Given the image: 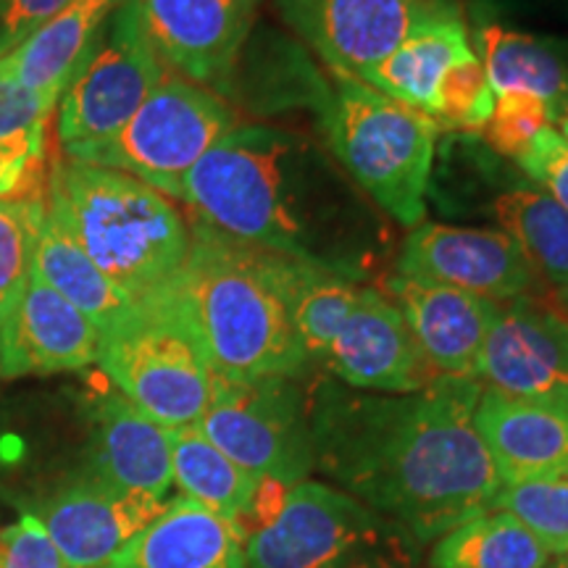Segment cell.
Listing matches in <instances>:
<instances>
[{"label":"cell","mask_w":568,"mask_h":568,"mask_svg":"<svg viewBox=\"0 0 568 568\" xmlns=\"http://www.w3.org/2000/svg\"><path fill=\"white\" fill-rule=\"evenodd\" d=\"M481 382L435 376L403 395L318 382L308 397L314 466L337 489L435 542L485 514L500 489L474 426Z\"/></svg>","instance_id":"obj_1"},{"label":"cell","mask_w":568,"mask_h":568,"mask_svg":"<svg viewBox=\"0 0 568 568\" xmlns=\"http://www.w3.org/2000/svg\"><path fill=\"white\" fill-rule=\"evenodd\" d=\"M180 201L224 237L358 282L387 240L329 151L266 124L226 132L184 176Z\"/></svg>","instance_id":"obj_2"},{"label":"cell","mask_w":568,"mask_h":568,"mask_svg":"<svg viewBox=\"0 0 568 568\" xmlns=\"http://www.w3.org/2000/svg\"><path fill=\"white\" fill-rule=\"evenodd\" d=\"M297 261L190 224V253L169 284L216 379H301L311 368L295 332Z\"/></svg>","instance_id":"obj_3"},{"label":"cell","mask_w":568,"mask_h":568,"mask_svg":"<svg viewBox=\"0 0 568 568\" xmlns=\"http://www.w3.org/2000/svg\"><path fill=\"white\" fill-rule=\"evenodd\" d=\"M48 180L77 243L126 301H145L176 280L190 253V226L169 195L69 155L53 161Z\"/></svg>","instance_id":"obj_4"},{"label":"cell","mask_w":568,"mask_h":568,"mask_svg":"<svg viewBox=\"0 0 568 568\" xmlns=\"http://www.w3.org/2000/svg\"><path fill=\"white\" fill-rule=\"evenodd\" d=\"M245 531L247 568H424L403 524L326 481L264 485Z\"/></svg>","instance_id":"obj_5"},{"label":"cell","mask_w":568,"mask_h":568,"mask_svg":"<svg viewBox=\"0 0 568 568\" xmlns=\"http://www.w3.org/2000/svg\"><path fill=\"white\" fill-rule=\"evenodd\" d=\"M318 103L326 151L397 224L424 222L439 124L351 77H335Z\"/></svg>","instance_id":"obj_6"},{"label":"cell","mask_w":568,"mask_h":568,"mask_svg":"<svg viewBox=\"0 0 568 568\" xmlns=\"http://www.w3.org/2000/svg\"><path fill=\"white\" fill-rule=\"evenodd\" d=\"M95 364L116 393L166 429L201 422L216 387V374L172 287L132 303L105 326Z\"/></svg>","instance_id":"obj_7"},{"label":"cell","mask_w":568,"mask_h":568,"mask_svg":"<svg viewBox=\"0 0 568 568\" xmlns=\"http://www.w3.org/2000/svg\"><path fill=\"white\" fill-rule=\"evenodd\" d=\"M237 126L222 95L182 77H163L134 116L109 140L67 148L69 159L113 169L180 201L184 176Z\"/></svg>","instance_id":"obj_8"},{"label":"cell","mask_w":568,"mask_h":568,"mask_svg":"<svg viewBox=\"0 0 568 568\" xmlns=\"http://www.w3.org/2000/svg\"><path fill=\"white\" fill-rule=\"evenodd\" d=\"M195 426L264 485L293 487L316 468L308 397L297 379H216L209 408Z\"/></svg>","instance_id":"obj_9"},{"label":"cell","mask_w":568,"mask_h":568,"mask_svg":"<svg viewBox=\"0 0 568 568\" xmlns=\"http://www.w3.org/2000/svg\"><path fill=\"white\" fill-rule=\"evenodd\" d=\"M166 74L169 69L142 30L138 3L122 0L59 98L63 151L116 134Z\"/></svg>","instance_id":"obj_10"},{"label":"cell","mask_w":568,"mask_h":568,"mask_svg":"<svg viewBox=\"0 0 568 568\" xmlns=\"http://www.w3.org/2000/svg\"><path fill=\"white\" fill-rule=\"evenodd\" d=\"M276 9L332 74L361 80L418 24L456 6L450 0H276Z\"/></svg>","instance_id":"obj_11"},{"label":"cell","mask_w":568,"mask_h":568,"mask_svg":"<svg viewBox=\"0 0 568 568\" xmlns=\"http://www.w3.org/2000/svg\"><path fill=\"white\" fill-rule=\"evenodd\" d=\"M166 503L122 493L74 468L32 497L27 514L38 518L67 568H109Z\"/></svg>","instance_id":"obj_12"},{"label":"cell","mask_w":568,"mask_h":568,"mask_svg":"<svg viewBox=\"0 0 568 568\" xmlns=\"http://www.w3.org/2000/svg\"><path fill=\"white\" fill-rule=\"evenodd\" d=\"M163 67L224 95L251 38L261 0H134Z\"/></svg>","instance_id":"obj_13"},{"label":"cell","mask_w":568,"mask_h":568,"mask_svg":"<svg viewBox=\"0 0 568 568\" xmlns=\"http://www.w3.org/2000/svg\"><path fill=\"white\" fill-rule=\"evenodd\" d=\"M397 274L506 303L535 290L537 272L503 230L418 224L403 243Z\"/></svg>","instance_id":"obj_14"},{"label":"cell","mask_w":568,"mask_h":568,"mask_svg":"<svg viewBox=\"0 0 568 568\" xmlns=\"http://www.w3.org/2000/svg\"><path fill=\"white\" fill-rule=\"evenodd\" d=\"M318 364L329 368L339 385L361 393H416L439 376L424 358L400 308L364 284Z\"/></svg>","instance_id":"obj_15"},{"label":"cell","mask_w":568,"mask_h":568,"mask_svg":"<svg viewBox=\"0 0 568 568\" xmlns=\"http://www.w3.org/2000/svg\"><path fill=\"white\" fill-rule=\"evenodd\" d=\"M101 332L30 268L0 311V376L80 372L98 361Z\"/></svg>","instance_id":"obj_16"},{"label":"cell","mask_w":568,"mask_h":568,"mask_svg":"<svg viewBox=\"0 0 568 568\" xmlns=\"http://www.w3.org/2000/svg\"><path fill=\"white\" fill-rule=\"evenodd\" d=\"M474 379L516 397L568 395V318L529 295L497 303Z\"/></svg>","instance_id":"obj_17"},{"label":"cell","mask_w":568,"mask_h":568,"mask_svg":"<svg viewBox=\"0 0 568 568\" xmlns=\"http://www.w3.org/2000/svg\"><path fill=\"white\" fill-rule=\"evenodd\" d=\"M80 471L122 493L169 500L174 487L169 429L116 389L88 403V445Z\"/></svg>","instance_id":"obj_18"},{"label":"cell","mask_w":568,"mask_h":568,"mask_svg":"<svg viewBox=\"0 0 568 568\" xmlns=\"http://www.w3.org/2000/svg\"><path fill=\"white\" fill-rule=\"evenodd\" d=\"M474 426L503 485L568 468V395L516 397L481 387Z\"/></svg>","instance_id":"obj_19"},{"label":"cell","mask_w":568,"mask_h":568,"mask_svg":"<svg viewBox=\"0 0 568 568\" xmlns=\"http://www.w3.org/2000/svg\"><path fill=\"white\" fill-rule=\"evenodd\" d=\"M387 290L435 374L474 379L497 303L403 274L389 276Z\"/></svg>","instance_id":"obj_20"},{"label":"cell","mask_w":568,"mask_h":568,"mask_svg":"<svg viewBox=\"0 0 568 568\" xmlns=\"http://www.w3.org/2000/svg\"><path fill=\"white\" fill-rule=\"evenodd\" d=\"M245 524L190 497L169 500L109 568H247Z\"/></svg>","instance_id":"obj_21"},{"label":"cell","mask_w":568,"mask_h":568,"mask_svg":"<svg viewBox=\"0 0 568 568\" xmlns=\"http://www.w3.org/2000/svg\"><path fill=\"white\" fill-rule=\"evenodd\" d=\"M474 53L479 55L495 95L527 92L548 105L552 126L568 116V40L542 38L481 19L474 27Z\"/></svg>","instance_id":"obj_22"},{"label":"cell","mask_w":568,"mask_h":568,"mask_svg":"<svg viewBox=\"0 0 568 568\" xmlns=\"http://www.w3.org/2000/svg\"><path fill=\"white\" fill-rule=\"evenodd\" d=\"M468 53H474L468 42V27L453 9L418 24L393 53L368 67L361 74V82L432 116L439 80L453 63Z\"/></svg>","instance_id":"obj_23"},{"label":"cell","mask_w":568,"mask_h":568,"mask_svg":"<svg viewBox=\"0 0 568 568\" xmlns=\"http://www.w3.org/2000/svg\"><path fill=\"white\" fill-rule=\"evenodd\" d=\"M119 3L122 0H71L67 9L0 59V77L61 98L71 77L82 67L103 21Z\"/></svg>","instance_id":"obj_24"},{"label":"cell","mask_w":568,"mask_h":568,"mask_svg":"<svg viewBox=\"0 0 568 568\" xmlns=\"http://www.w3.org/2000/svg\"><path fill=\"white\" fill-rule=\"evenodd\" d=\"M32 268L55 293L74 303L98 326V332L111 326L132 305L98 272L84 247L77 243L63 213L59 190L51 180L42 193V222L38 243H34Z\"/></svg>","instance_id":"obj_25"},{"label":"cell","mask_w":568,"mask_h":568,"mask_svg":"<svg viewBox=\"0 0 568 568\" xmlns=\"http://www.w3.org/2000/svg\"><path fill=\"white\" fill-rule=\"evenodd\" d=\"M169 439H172V477L180 495L201 503L213 514L247 524L264 481L226 458L195 424L169 429Z\"/></svg>","instance_id":"obj_26"},{"label":"cell","mask_w":568,"mask_h":568,"mask_svg":"<svg viewBox=\"0 0 568 568\" xmlns=\"http://www.w3.org/2000/svg\"><path fill=\"white\" fill-rule=\"evenodd\" d=\"M531 531L506 510L489 508L435 539L432 568H545L550 560Z\"/></svg>","instance_id":"obj_27"},{"label":"cell","mask_w":568,"mask_h":568,"mask_svg":"<svg viewBox=\"0 0 568 568\" xmlns=\"http://www.w3.org/2000/svg\"><path fill=\"white\" fill-rule=\"evenodd\" d=\"M500 230L516 240L537 276L568 287V211L537 184H516L493 201Z\"/></svg>","instance_id":"obj_28"},{"label":"cell","mask_w":568,"mask_h":568,"mask_svg":"<svg viewBox=\"0 0 568 568\" xmlns=\"http://www.w3.org/2000/svg\"><path fill=\"white\" fill-rule=\"evenodd\" d=\"M358 290L361 284L353 276L332 272V268L297 264L293 318L297 339L311 364L322 361L326 345L353 311Z\"/></svg>","instance_id":"obj_29"},{"label":"cell","mask_w":568,"mask_h":568,"mask_svg":"<svg viewBox=\"0 0 568 568\" xmlns=\"http://www.w3.org/2000/svg\"><path fill=\"white\" fill-rule=\"evenodd\" d=\"M489 508L516 516L550 556L568 550V468L500 485Z\"/></svg>","instance_id":"obj_30"},{"label":"cell","mask_w":568,"mask_h":568,"mask_svg":"<svg viewBox=\"0 0 568 568\" xmlns=\"http://www.w3.org/2000/svg\"><path fill=\"white\" fill-rule=\"evenodd\" d=\"M42 222V190L0 197V311L32 268Z\"/></svg>","instance_id":"obj_31"},{"label":"cell","mask_w":568,"mask_h":568,"mask_svg":"<svg viewBox=\"0 0 568 568\" xmlns=\"http://www.w3.org/2000/svg\"><path fill=\"white\" fill-rule=\"evenodd\" d=\"M55 103L59 98L0 77V155L40 163Z\"/></svg>","instance_id":"obj_32"},{"label":"cell","mask_w":568,"mask_h":568,"mask_svg":"<svg viewBox=\"0 0 568 568\" xmlns=\"http://www.w3.org/2000/svg\"><path fill=\"white\" fill-rule=\"evenodd\" d=\"M495 92L477 53H468L445 71L437 84L435 119L447 130L481 132L493 116Z\"/></svg>","instance_id":"obj_33"},{"label":"cell","mask_w":568,"mask_h":568,"mask_svg":"<svg viewBox=\"0 0 568 568\" xmlns=\"http://www.w3.org/2000/svg\"><path fill=\"white\" fill-rule=\"evenodd\" d=\"M545 126H552L548 105L527 92H500L495 95L493 116L481 134L497 153L518 161Z\"/></svg>","instance_id":"obj_34"},{"label":"cell","mask_w":568,"mask_h":568,"mask_svg":"<svg viewBox=\"0 0 568 568\" xmlns=\"http://www.w3.org/2000/svg\"><path fill=\"white\" fill-rule=\"evenodd\" d=\"M516 163L537 187L550 193L568 211V142L556 126H545Z\"/></svg>","instance_id":"obj_35"},{"label":"cell","mask_w":568,"mask_h":568,"mask_svg":"<svg viewBox=\"0 0 568 568\" xmlns=\"http://www.w3.org/2000/svg\"><path fill=\"white\" fill-rule=\"evenodd\" d=\"M0 568H67L38 518L24 514L0 529Z\"/></svg>","instance_id":"obj_36"},{"label":"cell","mask_w":568,"mask_h":568,"mask_svg":"<svg viewBox=\"0 0 568 568\" xmlns=\"http://www.w3.org/2000/svg\"><path fill=\"white\" fill-rule=\"evenodd\" d=\"M69 3L71 0H0V59Z\"/></svg>","instance_id":"obj_37"},{"label":"cell","mask_w":568,"mask_h":568,"mask_svg":"<svg viewBox=\"0 0 568 568\" xmlns=\"http://www.w3.org/2000/svg\"><path fill=\"white\" fill-rule=\"evenodd\" d=\"M34 174H38V163L0 155V197L27 193Z\"/></svg>","instance_id":"obj_38"},{"label":"cell","mask_w":568,"mask_h":568,"mask_svg":"<svg viewBox=\"0 0 568 568\" xmlns=\"http://www.w3.org/2000/svg\"><path fill=\"white\" fill-rule=\"evenodd\" d=\"M545 568H568V550L558 552V556H552Z\"/></svg>","instance_id":"obj_39"},{"label":"cell","mask_w":568,"mask_h":568,"mask_svg":"<svg viewBox=\"0 0 568 568\" xmlns=\"http://www.w3.org/2000/svg\"><path fill=\"white\" fill-rule=\"evenodd\" d=\"M556 301L560 305V314H564L568 318V287H560L556 293Z\"/></svg>","instance_id":"obj_40"},{"label":"cell","mask_w":568,"mask_h":568,"mask_svg":"<svg viewBox=\"0 0 568 568\" xmlns=\"http://www.w3.org/2000/svg\"><path fill=\"white\" fill-rule=\"evenodd\" d=\"M556 130H558L560 134H564L566 142H568V116H566V119H560V122L556 124Z\"/></svg>","instance_id":"obj_41"}]
</instances>
